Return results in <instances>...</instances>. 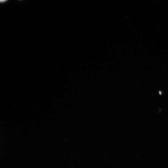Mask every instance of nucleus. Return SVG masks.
Wrapping results in <instances>:
<instances>
[{
	"instance_id": "1",
	"label": "nucleus",
	"mask_w": 168,
	"mask_h": 168,
	"mask_svg": "<svg viewBox=\"0 0 168 168\" xmlns=\"http://www.w3.org/2000/svg\"><path fill=\"white\" fill-rule=\"evenodd\" d=\"M7 1V0H0V2L1 3Z\"/></svg>"
}]
</instances>
